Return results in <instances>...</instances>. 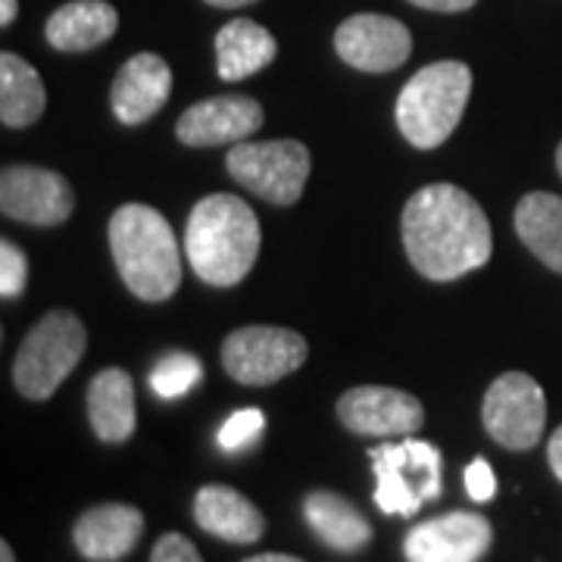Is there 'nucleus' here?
Wrapping results in <instances>:
<instances>
[{
	"label": "nucleus",
	"mask_w": 562,
	"mask_h": 562,
	"mask_svg": "<svg viewBox=\"0 0 562 562\" xmlns=\"http://www.w3.org/2000/svg\"><path fill=\"white\" fill-rule=\"evenodd\" d=\"M403 247L425 279L453 281L491 260L494 235L469 191L435 181L403 206Z\"/></svg>",
	"instance_id": "f257e3e1"
},
{
	"label": "nucleus",
	"mask_w": 562,
	"mask_h": 562,
	"mask_svg": "<svg viewBox=\"0 0 562 562\" xmlns=\"http://www.w3.org/2000/svg\"><path fill=\"white\" fill-rule=\"evenodd\" d=\"M257 213L235 194H210L198 201L184 225V254L198 279L213 288H232L247 279L260 257Z\"/></svg>",
	"instance_id": "f03ea898"
},
{
	"label": "nucleus",
	"mask_w": 562,
	"mask_h": 562,
	"mask_svg": "<svg viewBox=\"0 0 562 562\" xmlns=\"http://www.w3.org/2000/svg\"><path fill=\"white\" fill-rule=\"evenodd\" d=\"M110 250L128 291L147 303L169 301L181 284V254L172 225L147 203H125L110 220Z\"/></svg>",
	"instance_id": "7ed1b4c3"
},
{
	"label": "nucleus",
	"mask_w": 562,
	"mask_h": 562,
	"mask_svg": "<svg viewBox=\"0 0 562 562\" xmlns=\"http://www.w3.org/2000/svg\"><path fill=\"white\" fill-rule=\"evenodd\" d=\"M472 94V69L460 60H441L422 66L403 85L394 116L403 138L419 150H435L460 125Z\"/></svg>",
	"instance_id": "20e7f679"
},
{
	"label": "nucleus",
	"mask_w": 562,
	"mask_h": 562,
	"mask_svg": "<svg viewBox=\"0 0 562 562\" xmlns=\"http://www.w3.org/2000/svg\"><path fill=\"white\" fill-rule=\"evenodd\" d=\"M88 347L85 322L69 310H50L25 335L13 360V384L29 401H47L79 366Z\"/></svg>",
	"instance_id": "39448f33"
},
{
	"label": "nucleus",
	"mask_w": 562,
	"mask_h": 562,
	"mask_svg": "<svg viewBox=\"0 0 562 562\" xmlns=\"http://www.w3.org/2000/svg\"><path fill=\"white\" fill-rule=\"evenodd\" d=\"M375 472V506L387 516H416L422 503L441 497V450L416 441L382 443L369 450Z\"/></svg>",
	"instance_id": "423d86ee"
},
{
	"label": "nucleus",
	"mask_w": 562,
	"mask_h": 562,
	"mask_svg": "<svg viewBox=\"0 0 562 562\" xmlns=\"http://www.w3.org/2000/svg\"><path fill=\"white\" fill-rule=\"evenodd\" d=\"M225 166L241 188L276 206H294L310 179V150L301 140H238Z\"/></svg>",
	"instance_id": "0eeeda50"
},
{
	"label": "nucleus",
	"mask_w": 562,
	"mask_h": 562,
	"mask_svg": "<svg viewBox=\"0 0 562 562\" xmlns=\"http://www.w3.org/2000/svg\"><path fill=\"white\" fill-rule=\"evenodd\" d=\"M310 347L303 335L276 325H247L222 341V369L228 379L250 387L281 382L306 362Z\"/></svg>",
	"instance_id": "6e6552de"
},
{
	"label": "nucleus",
	"mask_w": 562,
	"mask_h": 562,
	"mask_svg": "<svg viewBox=\"0 0 562 562\" xmlns=\"http://www.w3.org/2000/svg\"><path fill=\"white\" fill-rule=\"evenodd\" d=\"M482 422L487 435L506 450L538 447L547 425L543 387L525 372H503L484 394Z\"/></svg>",
	"instance_id": "1a4fd4ad"
},
{
	"label": "nucleus",
	"mask_w": 562,
	"mask_h": 562,
	"mask_svg": "<svg viewBox=\"0 0 562 562\" xmlns=\"http://www.w3.org/2000/svg\"><path fill=\"white\" fill-rule=\"evenodd\" d=\"M0 210L25 225H63L76 210V194L60 172L41 166H7L0 172Z\"/></svg>",
	"instance_id": "9d476101"
},
{
	"label": "nucleus",
	"mask_w": 562,
	"mask_h": 562,
	"mask_svg": "<svg viewBox=\"0 0 562 562\" xmlns=\"http://www.w3.org/2000/svg\"><path fill=\"white\" fill-rule=\"evenodd\" d=\"M338 419L353 435L369 438H409L416 435L425 422L419 397L384 387V384H362L350 387L338 401Z\"/></svg>",
	"instance_id": "9b49d317"
},
{
	"label": "nucleus",
	"mask_w": 562,
	"mask_h": 562,
	"mask_svg": "<svg viewBox=\"0 0 562 562\" xmlns=\"http://www.w3.org/2000/svg\"><path fill=\"white\" fill-rule=\"evenodd\" d=\"M335 50L360 72H394L413 54V35L401 20L382 13H357L335 32Z\"/></svg>",
	"instance_id": "f8f14e48"
},
{
	"label": "nucleus",
	"mask_w": 562,
	"mask_h": 562,
	"mask_svg": "<svg viewBox=\"0 0 562 562\" xmlns=\"http://www.w3.org/2000/svg\"><path fill=\"white\" fill-rule=\"evenodd\" d=\"M494 543V528L482 513H447L416 525L403 553L409 562H479Z\"/></svg>",
	"instance_id": "ddd939ff"
},
{
	"label": "nucleus",
	"mask_w": 562,
	"mask_h": 562,
	"mask_svg": "<svg viewBox=\"0 0 562 562\" xmlns=\"http://www.w3.org/2000/svg\"><path fill=\"white\" fill-rule=\"evenodd\" d=\"M262 113L260 101L247 94H220L210 101H198L181 113L176 135L188 147H220V144H238L254 132H260Z\"/></svg>",
	"instance_id": "4468645a"
},
{
	"label": "nucleus",
	"mask_w": 562,
	"mask_h": 562,
	"mask_svg": "<svg viewBox=\"0 0 562 562\" xmlns=\"http://www.w3.org/2000/svg\"><path fill=\"white\" fill-rule=\"evenodd\" d=\"M144 535V516L128 503H101L81 513L72 525V543L85 560L120 562L125 560Z\"/></svg>",
	"instance_id": "2eb2a0df"
},
{
	"label": "nucleus",
	"mask_w": 562,
	"mask_h": 562,
	"mask_svg": "<svg viewBox=\"0 0 562 562\" xmlns=\"http://www.w3.org/2000/svg\"><path fill=\"white\" fill-rule=\"evenodd\" d=\"M172 91V69L157 54H135L132 60L122 63V69L110 88L113 116L122 125H140L154 120L169 101Z\"/></svg>",
	"instance_id": "dca6fc26"
},
{
	"label": "nucleus",
	"mask_w": 562,
	"mask_h": 562,
	"mask_svg": "<svg viewBox=\"0 0 562 562\" xmlns=\"http://www.w3.org/2000/svg\"><path fill=\"white\" fill-rule=\"evenodd\" d=\"M120 29V13L106 0H69L50 13L44 25V38L60 54L94 50L110 41Z\"/></svg>",
	"instance_id": "f3484780"
},
{
	"label": "nucleus",
	"mask_w": 562,
	"mask_h": 562,
	"mask_svg": "<svg viewBox=\"0 0 562 562\" xmlns=\"http://www.w3.org/2000/svg\"><path fill=\"white\" fill-rule=\"evenodd\" d=\"M194 522L228 543H254L266 531L260 509L228 484H203L194 497Z\"/></svg>",
	"instance_id": "a211bd4d"
},
{
	"label": "nucleus",
	"mask_w": 562,
	"mask_h": 562,
	"mask_svg": "<svg viewBox=\"0 0 562 562\" xmlns=\"http://www.w3.org/2000/svg\"><path fill=\"white\" fill-rule=\"evenodd\" d=\"M88 419L103 443H122L135 435V382L132 375L110 366L88 384Z\"/></svg>",
	"instance_id": "6ab92c4d"
},
{
	"label": "nucleus",
	"mask_w": 562,
	"mask_h": 562,
	"mask_svg": "<svg viewBox=\"0 0 562 562\" xmlns=\"http://www.w3.org/2000/svg\"><path fill=\"white\" fill-rule=\"evenodd\" d=\"M303 516H306V525L319 535V541L338 553H360L372 543V525L366 522L360 509L341 494L313 491L303 501Z\"/></svg>",
	"instance_id": "aec40b11"
},
{
	"label": "nucleus",
	"mask_w": 562,
	"mask_h": 562,
	"mask_svg": "<svg viewBox=\"0 0 562 562\" xmlns=\"http://www.w3.org/2000/svg\"><path fill=\"white\" fill-rule=\"evenodd\" d=\"M279 44L254 20L225 22L216 35V72L222 81H244L276 60Z\"/></svg>",
	"instance_id": "412c9836"
},
{
	"label": "nucleus",
	"mask_w": 562,
	"mask_h": 562,
	"mask_svg": "<svg viewBox=\"0 0 562 562\" xmlns=\"http://www.w3.org/2000/svg\"><path fill=\"white\" fill-rule=\"evenodd\" d=\"M516 235L547 269L562 272V198L547 191L525 194L516 206Z\"/></svg>",
	"instance_id": "4be33fe9"
},
{
	"label": "nucleus",
	"mask_w": 562,
	"mask_h": 562,
	"mask_svg": "<svg viewBox=\"0 0 562 562\" xmlns=\"http://www.w3.org/2000/svg\"><path fill=\"white\" fill-rule=\"evenodd\" d=\"M47 91L38 69L20 54H0V120L7 128H29L44 116Z\"/></svg>",
	"instance_id": "5701e85b"
},
{
	"label": "nucleus",
	"mask_w": 562,
	"mask_h": 562,
	"mask_svg": "<svg viewBox=\"0 0 562 562\" xmlns=\"http://www.w3.org/2000/svg\"><path fill=\"white\" fill-rule=\"evenodd\" d=\"M203 379V366L194 353H169L150 372V387L162 401H179Z\"/></svg>",
	"instance_id": "b1692460"
},
{
	"label": "nucleus",
	"mask_w": 562,
	"mask_h": 562,
	"mask_svg": "<svg viewBox=\"0 0 562 562\" xmlns=\"http://www.w3.org/2000/svg\"><path fill=\"white\" fill-rule=\"evenodd\" d=\"M262 431H266V413L257 406H247V409H238L225 419L216 441L225 453H238V450L257 441Z\"/></svg>",
	"instance_id": "393cba45"
},
{
	"label": "nucleus",
	"mask_w": 562,
	"mask_h": 562,
	"mask_svg": "<svg viewBox=\"0 0 562 562\" xmlns=\"http://www.w3.org/2000/svg\"><path fill=\"white\" fill-rule=\"evenodd\" d=\"M25 281H29V257L22 254V247L3 238L0 241V294L3 301H13L25 291Z\"/></svg>",
	"instance_id": "a878e982"
},
{
	"label": "nucleus",
	"mask_w": 562,
	"mask_h": 562,
	"mask_svg": "<svg viewBox=\"0 0 562 562\" xmlns=\"http://www.w3.org/2000/svg\"><path fill=\"white\" fill-rule=\"evenodd\" d=\"M465 491H469V497L475 503H487L497 494L494 469H491V462L484 460V457H475V460L469 462V469H465Z\"/></svg>",
	"instance_id": "bb28decb"
},
{
	"label": "nucleus",
	"mask_w": 562,
	"mask_h": 562,
	"mask_svg": "<svg viewBox=\"0 0 562 562\" xmlns=\"http://www.w3.org/2000/svg\"><path fill=\"white\" fill-rule=\"evenodd\" d=\"M150 562H203V557L184 535L169 531V535H162L160 541H157L154 553H150Z\"/></svg>",
	"instance_id": "cd10ccee"
},
{
	"label": "nucleus",
	"mask_w": 562,
	"mask_h": 562,
	"mask_svg": "<svg viewBox=\"0 0 562 562\" xmlns=\"http://www.w3.org/2000/svg\"><path fill=\"white\" fill-rule=\"evenodd\" d=\"M413 7H422V10H435V13H465L472 10L479 0H409Z\"/></svg>",
	"instance_id": "c85d7f7f"
},
{
	"label": "nucleus",
	"mask_w": 562,
	"mask_h": 562,
	"mask_svg": "<svg viewBox=\"0 0 562 562\" xmlns=\"http://www.w3.org/2000/svg\"><path fill=\"white\" fill-rule=\"evenodd\" d=\"M547 462H550L553 475L562 482V425L553 431V438L547 443Z\"/></svg>",
	"instance_id": "c756f323"
},
{
	"label": "nucleus",
	"mask_w": 562,
	"mask_h": 562,
	"mask_svg": "<svg viewBox=\"0 0 562 562\" xmlns=\"http://www.w3.org/2000/svg\"><path fill=\"white\" fill-rule=\"evenodd\" d=\"M20 13V0H0V25H13Z\"/></svg>",
	"instance_id": "7c9ffc66"
},
{
	"label": "nucleus",
	"mask_w": 562,
	"mask_h": 562,
	"mask_svg": "<svg viewBox=\"0 0 562 562\" xmlns=\"http://www.w3.org/2000/svg\"><path fill=\"white\" fill-rule=\"evenodd\" d=\"M244 562H303L301 557H288V553H260V557H250Z\"/></svg>",
	"instance_id": "2f4dec72"
},
{
	"label": "nucleus",
	"mask_w": 562,
	"mask_h": 562,
	"mask_svg": "<svg viewBox=\"0 0 562 562\" xmlns=\"http://www.w3.org/2000/svg\"><path fill=\"white\" fill-rule=\"evenodd\" d=\"M203 3H210V7H216V10H238V7H250V3H257V0H203Z\"/></svg>",
	"instance_id": "473e14b6"
},
{
	"label": "nucleus",
	"mask_w": 562,
	"mask_h": 562,
	"mask_svg": "<svg viewBox=\"0 0 562 562\" xmlns=\"http://www.w3.org/2000/svg\"><path fill=\"white\" fill-rule=\"evenodd\" d=\"M0 562H16V557H13V547L3 541L0 543Z\"/></svg>",
	"instance_id": "72a5a7b5"
},
{
	"label": "nucleus",
	"mask_w": 562,
	"mask_h": 562,
	"mask_svg": "<svg viewBox=\"0 0 562 562\" xmlns=\"http://www.w3.org/2000/svg\"><path fill=\"white\" fill-rule=\"evenodd\" d=\"M557 169H560V176H562V144H560V150H557Z\"/></svg>",
	"instance_id": "f704fd0d"
}]
</instances>
